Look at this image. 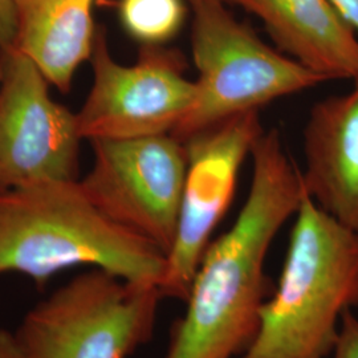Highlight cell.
Listing matches in <instances>:
<instances>
[{"mask_svg":"<svg viewBox=\"0 0 358 358\" xmlns=\"http://www.w3.org/2000/svg\"><path fill=\"white\" fill-rule=\"evenodd\" d=\"M332 358H358V319L353 310L343 316L337 343L333 349Z\"/></svg>","mask_w":358,"mask_h":358,"instance_id":"5bb4252c","label":"cell"},{"mask_svg":"<svg viewBox=\"0 0 358 358\" xmlns=\"http://www.w3.org/2000/svg\"><path fill=\"white\" fill-rule=\"evenodd\" d=\"M0 358H27L15 333L0 325Z\"/></svg>","mask_w":358,"mask_h":358,"instance_id":"2e32d148","label":"cell"},{"mask_svg":"<svg viewBox=\"0 0 358 358\" xmlns=\"http://www.w3.org/2000/svg\"><path fill=\"white\" fill-rule=\"evenodd\" d=\"M157 285L92 268L31 308L13 331L27 358H129L153 337Z\"/></svg>","mask_w":358,"mask_h":358,"instance_id":"5b68a950","label":"cell"},{"mask_svg":"<svg viewBox=\"0 0 358 358\" xmlns=\"http://www.w3.org/2000/svg\"><path fill=\"white\" fill-rule=\"evenodd\" d=\"M264 24L279 50L325 81L358 76V35L331 0H226Z\"/></svg>","mask_w":358,"mask_h":358,"instance_id":"8fae6325","label":"cell"},{"mask_svg":"<svg viewBox=\"0 0 358 358\" xmlns=\"http://www.w3.org/2000/svg\"><path fill=\"white\" fill-rule=\"evenodd\" d=\"M358 307V232L306 195L296 213L282 276L263 303L241 358H327L343 316Z\"/></svg>","mask_w":358,"mask_h":358,"instance_id":"3957f363","label":"cell"},{"mask_svg":"<svg viewBox=\"0 0 358 358\" xmlns=\"http://www.w3.org/2000/svg\"><path fill=\"white\" fill-rule=\"evenodd\" d=\"M331 3L358 35V0H331Z\"/></svg>","mask_w":358,"mask_h":358,"instance_id":"e0dca14e","label":"cell"},{"mask_svg":"<svg viewBox=\"0 0 358 358\" xmlns=\"http://www.w3.org/2000/svg\"><path fill=\"white\" fill-rule=\"evenodd\" d=\"M17 50L28 55L55 88L68 93L80 65L90 62L97 24L96 0H13Z\"/></svg>","mask_w":358,"mask_h":358,"instance_id":"7c38bea8","label":"cell"},{"mask_svg":"<svg viewBox=\"0 0 358 358\" xmlns=\"http://www.w3.org/2000/svg\"><path fill=\"white\" fill-rule=\"evenodd\" d=\"M93 83L77 112L83 140H128L174 134L195 103L182 52L167 45H140L131 65L115 62L106 28L97 24L90 55Z\"/></svg>","mask_w":358,"mask_h":358,"instance_id":"8992f818","label":"cell"},{"mask_svg":"<svg viewBox=\"0 0 358 358\" xmlns=\"http://www.w3.org/2000/svg\"><path fill=\"white\" fill-rule=\"evenodd\" d=\"M251 157L247 201L230 230L202 256L165 358H232L243 353L257 331L268 292L264 262L269 247L307 192L279 130L263 131Z\"/></svg>","mask_w":358,"mask_h":358,"instance_id":"6da1fadb","label":"cell"},{"mask_svg":"<svg viewBox=\"0 0 358 358\" xmlns=\"http://www.w3.org/2000/svg\"><path fill=\"white\" fill-rule=\"evenodd\" d=\"M352 81L349 92L312 106L301 176L316 205L358 232V76Z\"/></svg>","mask_w":358,"mask_h":358,"instance_id":"30bf717a","label":"cell"},{"mask_svg":"<svg viewBox=\"0 0 358 358\" xmlns=\"http://www.w3.org/2000/svg\"><path fill=\"white\" fill-rule=\"evenodd\" d=\"M187 0H117L118 22L140 45H166L189 15Z\"/></svg>","mask_w":358,"mask_h":358,"instance_id":"4fadbf2b","label":"cell"},{"mask_svg":"<svg viewBox=\"0 0 358 358\" xmlns=\"http://www.w3.org/2000/svg\"><path fill=\"white\" fill-rule=\"evenodd\" d=\"M81 266L158 287L166 254L105 215L78 179L0 192V276L23 275L41 288Z\"/></svg>","mask_w":358,"mask_h":358,"instance_id":"7a4b0ae2","label":"cell"},{"mask_svg":"<svg viewBox=\"0 0 358 358\" xmlns=\"http://www.w3.org/2000/svg\"><path fill=\"white\" fill-rule=\"evenodd\" d=\"M196 97L174 131L180 142L234 115L259 110L289 94L325 83L278 51L238 20L226 0H187Z\"/></svg>","mask_w":358,"mask_h":358,"instance_id":"277c9868","label":"cell"},{"mask_svg":"<svg viewBox=\"0 0 358 358\" xmlns=\"http://www.w3.org/2000/svg\"><path fill=\"white\" fill-rule=\"evenodd\" d=\"M16 11L13 0H0V51L11 48L16 41Z\"/></svg>","mask_w":358,"mask_h":358,"instance_id":"9a60e30c","label":"cell"},{"mask_svg":"<svg viewBox=\"0 0 358 358\" xmlns=\"http://www.w3.org/2000/svg\"><path fill=\"white\" fill-rule=\"evenodd\" d=\"M259 110L234 115L183 142L187 171L178 226L158 289L162 297L187 301L211 235L229 211L241 167L263 134Z\"/></svg>","mask_w":358,"mask_h":358,"instance_id":"9c48e42d","label":"cell"},{"mask_svg":"<svg viewBox=\"0 0 358 358\" xmlns=\"http://www.w3.org/2000/svg\"><path fill=\"white\" fill-rule=\"evenodd\" d=\"M93 165L80 180L93 205L165 254L177 226L187 149L171 134L90 141Z\"/></svg>","mask_w":358,"mask_h":358,"instance_id":"52a82bcc","label":"cell"},{"mask_svg":"<svg viewBox=\"0 0 358 358\" xmlns=\"http://www.w3.org/2000/svg\"><path fill=\"white\" fill-rule=\"evenodd\" d=\"M50 85L24 52L0 51V192L78 179L77 115L52 99Z\"/></svg>","mask_w":358,"mask_h":358,"instance_id":"ba28073f","label":"cell"}]
</instances>
